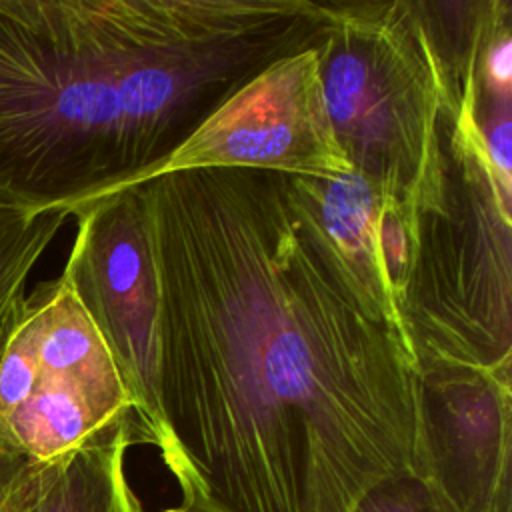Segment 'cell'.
Wrapping results in <instances>:
<instances>
[{
  "label": "cell",
  "mask_w": 512,
  "mask_h": 512,
  "mask_svg": "<svg viewBox=\"0 0 512 512\" xmlns=\"http://www.w3.org/2000/svg\"><path fill=\"white\" fill-rule=\"evenodd\" d=\"M418 476L456 512H510V372L422 368Z\"/></svg>",
  "instance_id": "8"
},
{
  "label": "cell",
  "mask_w": 512,
  "mask_h": 512,
  "mask_svg": "<svg viewBox=\"0 0 512 512\" xmlns=\"http://www.w3.org/2000/svg\"><path fill=\"white\" fill-rule=\"evenodd\" d=\"M66 218V212H32L0 204V324L24 294L28 274Z\"/></svg>",
  "instance_id": "10"
},
{
  "label": "cell",
  "mask_w": 512,
  "mask_h": 512,
  "mask_svg": "<svg viewBox=\"0 0 512 512\" xmlns=\"http://www.w3.org/2000/svg\"><path fill=\"white\" fill-rule=\"evenodd\" d=\"M74 218L60 276L108 346L138 422L150 398L156 288L136 190L104 196Z\"/></svg>",
  "instance_id": "7"
},
{
  "label": "cell",
  "mask_w": 512,
  "mask_h": 512,
  "mask_svg": "<svg viewBox=\"0 0 512 512\" xmlns=\"http://www.w3.org/2000/svg\"><path fill=\"white\" fill-rule=\"evenodd\" d=\"M476 74L444 106V184L406 232L400 310L422 368H512V192L490 162Z\"/></svg>",
  "instance_id": "3"
},
{
  "label": "cell",
  "mask_w": 512,
  "mask_h": 512,
  "mask_svg": "<svg viewBox=\"0 0 512 512\" xmlns=\"http://www.w3.org/2000/svg\"><path fill=\"white\" fill-rule=\"evenodd\" d=\"M156 312L136 422L198 512H350L418 474L422 366L328 234L316 184L258 168L138 186Z\"/></svg>",
  "instance_id": "1"
},
{
  "label": "cell",
  "mask_w": 512,
  "mask_h": 512,
  "mask_svg": "<svg viewBox=\"0 0 512 512\" xmlns=\"http://www.w3.org/2000/svg\"><path fill=\"white\" fill-rule=\"evenodd\" d=\"M192 168H258L312 180L348 176L324 102L318 46L274 60L240 86L156 176Z\"/></svg>",
  "instance_id": "6"
},
{
  "label": "cell",
  "mask_w": 512,
  "mask_h": 512,
  "mask_svg": "<svg viewBox=\"0 0 512 512\" xmlns=\"http://www.w3.org/2000/svg\"><path fill=\"white\" fill-rule=\"evenodd\" d=\"M350 512H456L418 474L388 476L370 486Z\"/></svg>",
  "instance_id": "11"
},
{
  "label": "cell",
  "mask_w": 512,
  "mask_h": 512,
  "mask_svg": "<svg viewBox=\"0 0 512 512\" xmlns=\"http://www.w3.org/2000/svg\"><path fill=\"white\" fill-rule=\"evenodd\" d=\"M130 414L108 346L64 278L24 292L0 324V448L48 462Z\"/></svg>",
  "instance_id": "5"
},
{
  "label": "cell",
  "mask_w": 512,
  "mask_h": 512,
  "mask_svg": "<svg viewBox=\"0 0 512 512\" xmlns=\"http://www.w3.org/2000/svg\"><path fill=\"white\" fill-rule=\"evenodd\" d=\"M320 52L334 136L404 234L442 200L450 64L424 0L342 2Z\"/></svg>",
  "instance_id": "4"
},
{
  "label": "cell",
  "mask_w": 512,
  "mask_h": 512,
  "mask_svg": "<svg viewBox=\"0 0 512 512\" xmlns=\"http://www.w3.org/2000/svg\"><path fill=\"white\" fill-rule=\"evenodd\" d=\"M164 512H198V510H190V508H184V506H178V508H168Z\"/></svg>",
  "instance_id": "13"
},
{
  "label": "cell",
  "mask_w": 512,
  "mask_h": 512,
  "mask_svg": "<svg viewBox=\"0 0 512 512\" xmlns=\"http://www.w3.org/2000/svg\"><path fill=\"white\" fill-rule=\"evenodd\" d=\"M140 430L126 416L80 448L48 460H24L14 474L6 512H140L124 462Z\"/></svg>",
  "instance_id": "9"
},
{
  "label": "cell",
  "mask_w": 512,
  "mask_h": 512,
  "mask_svg": "<svg viewBox=\"0 0 512 512\" xmlns=\"http://www.w3.org/2000/svg\"><path fill=\"white\" fill-rule=\"evenodd\" d=\"M338 0H0V204L152 180L240 86L316 48Z\"/></svg>",
  "instance_id": "2"
},
{
  "label": "cell",
  "mask_w": 512,
  "mask_h": 512,
  "mask_svg": "<svg viewBox=\"0 0 512 512\" xmlns=\"http://www.w3.org/2000/svg\"><path fill=\"white\" fill-rule=\"evenodd\" d=\"M22 462H24V458L14 456V454L0 448V512H6L8 488H10V482H12V478L18 472Z\"/></svg>",
  "instance_id": "12"
}]
</instances>
